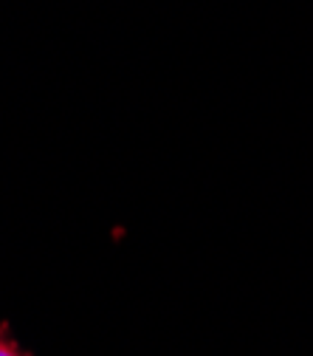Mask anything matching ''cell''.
Returning a JSON list of instances; mask_svg holds the SVG:
<instances>
[{"instance_id": "obj_1", "label": "cell", "mask_w": 313, "mask_h": 356, "mask_svg": "<svg viewBox=\"0 0 313 356\" xmlns=\"http://www.w3.org/2000/svg\"><path fill=\"white\" fill-rule=\"evenodd\" d=\"M0 356H28V353H23L9 337H6V328L0 325Z\"/></svg>"}]
</instances>
